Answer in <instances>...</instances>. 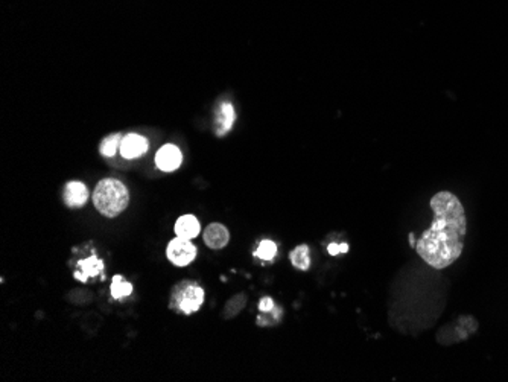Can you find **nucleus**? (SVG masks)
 I'll return each mask as SVG.
<instances>
[{
    "label": "nucleus",
    "mask_w": 508,
    "mask_h": 382,
    "mask_svg": "<svg viewBox=\"0 0 508 382\" xmlns=\"http://www.w3.org/2000/svg\"><path fill=\"white\" fill-rule=\"evenodd\" d=\"M434 223L416 243L417 253L428 265L443 270L461 256L467 230L466 212L454 193L438 192L430 200Z\"/></svg>",
    "instance_id": "f257e3e1"
},
{
    "label": "nucleus",
    "mask_w": 508,
    "mask_h": 382,
    "mask_svg": "<svg viewBox=\"0 0 508 382\" xmlns=\"http://www.w3.org/2000/svg\"><path fill=\"white\" fill-rule=\"evenodd\" d=\"M92 198L95 209L99 213L107 218H115L128 207L129 192L122 181L116 179H104L96 184Z\"/></svg>",
    "instance_id": "f03ea898"
},
{
    "label": "nucleus",
    "mask_w": 508,
    "mask_h": 382,
    "mask_svg": "<svg viewBox=\"0 0 508 382\" xmlns=\"http://www.w3.org/2000/svg\"><path fill=\"white\" fill-rule=\"evenodd\" d=\"M206 299L204 290L200 283L194 280H184L175 285L171 294V309L181 312L184 315H191L203 307Z\"/></svg>",
    "instance_id": "7ed1b4c3"
},
{
    "label": "nucleus",
    "mask_w": 508,
    "mask_h": 382,
    "mask_svg": "<svg viewBox=\"0 0 508 382\" xmlns=\"http://www.w3.org/2000/svg\"><path fill=\"white\" fill-rule=\"evenodd\" d=\"M478 323L473 317H460L455 323H452L446 327H443L437 335V340L440 344H454L461 340H466V338L472 334L477 332Z\"/></svg>",
    "instance_id": "20e7f679"
},
{
    "label": "nucleus",
    "mask_w": 508,
    "mask_h": 382,
    "mask_svg": "<svg viewBox=\"0 0 508 382\" xmlns=\"http://www.w3.org/2000/svg\"><path fill=\"white\" fill-rule=\"evenodd\" d=\"M166 256L176 267H186L196 258V247L191 243V239L176 236L169 243L166 248Z\"/></svg>",
    "instance_id": "39448f33"
},
{
    "label": "nucleus",
    "mask_w": 508,
    "mask_h": 382,
    "mask_svg": "<svg viewBox=\"0 0 508 382\" xmlns=\"http://www.w3.org/2000/svg\"><path fill=\"white\" fill-rule=\"evenodd\" d=\"M149 148L148 139L143 137L140 134H127L122 142H120V154L124 159L132 160L142 157L143 154H147V151Z\"/></svg>",
    "instance_id": "423d86ee"
},
{
    "label": "nucleus",
    "mask_w": 508,
    "mask_h": 382,
    "mask_svg": "<svg viewBox=\"0 0 508 382\" xmlns=\"http://www.w3.org/2000/svg\"><path fill=\"white\" fill-rule=\"evenodd\" d=\"M183 161V154L180 148L175 145H164L156 154V165L163 172H172L179 169Z\"/></svg>",
    "instance_id": "0eeeda50"
},
{
    "label": "nucleus",
    "mask_w": 508,
    "mask_h": 382,
    "mask_svg": "<svg viewBox=\"0 0 508 382\" xmlns=\"http://www.w3.org/2000/svg\"><path fill=\"white\" fill-rule=\"evenodd\" d=\"M88 196H90L88 189L83 181H69L65 184L63 198L65 206L70 207V209H80V207L85 206Z\"/></svg>",
    "instance_id": "6e6552de"
},
{
    "label": "nucleus",
    "mask_w": 508,
    "mask_h": 382,
    "mask_svg": "<svg viewBox=\"0 0 508 382\" xmlns=\"http://www.w3.org/2000/svg\"><path fill=\"white\" fill-rule=\"evenodd\" d=\"M230 232L228 228L219 223H212L206 227L204 230V243L208 248L221 250L228 245Z\"/></svg>",
    "instance_id": "1a4fd4ad"
},
{
    "label": "nucleus",
    "mask_w": 508,
    "mask_h": 382,
    "mask_svg": "<svg viewBox=\"0 0 508 382\" xmlns=\"http://www.w3.org/2000/svg\"><path fill=\"white\" fill-rule=\"evenodd\" d=\"M235 119H236V113H235V108H233V105H231V102H227V101L221 102L218 107V112H216V119H215V124H216L215 133L219 137L227 134L231 129V127H233Z\"/></svg>",
    "instance_id": "9d476101"
},
{
    "label": "nucleus",
    "mask_w": 508,
    "mask_h": 382,
    "mask_svg": "<svg viewBox=\"0 0 508 382\" xmlns=\"http://www.w3.org/2000/svg\"><path fill=\"white\" fill-rule=\"evenodd\" d=\"M78 268H80V271H75L73 277L81 280V282H87L88 277H97L102 275L104 262L96 256H90L84 260H80Z\"/></svg>",
    "instance_id": "9b49d317"
},
{
    "label": "nucleus",
    "mask_w": 508,
    "mask_h": 382,
    "mask_svg": "<svg viewBox=\"0 0 508 382\" xmlns=\"http://www.w3.org/2000/svg\"><path fill=\"white\" fill-rule=\"evenodd\" d=\"M201 232L200 221L194 215H183L175 223V233L176 236L184 239H194Z\"/></svg>",
    "instance_id": "f8f14e48"
},
{
    "label": "nucleus",
    "mask_w": 508,
    "mask_h": 382,
    "mask_svg": "<svg viewBox=\"0 0 508 382\" xmlns=\"http://www.w3.org/2000/svg\"><path fill=\"white\" fill-rule=\"evenodd\" d=\"M291 262L297 270L306 271L311 267V256H309V247L306 244L298 245L292 250L291 253Z\"/></svg>",
    "instance_id": "ddd939ff"
},
{
    "label": "nucleus",
    "mask_w": 508,
    "mask_h": 382,
    "mask_svg": "<svg viewBox=\"0 0 508 382\" xmlns=\"http://www.w3.org/2000/svg\"><path fill=\"white\" fill-rule=\"evenodd\" d=\"M122 134L120 133H115V134H110L107 136L102 142H101V145H99V152L104 157H113L117 149L120 148V142H122Z\"/></svg>",
    "instance_id": "4468645a"
},
{
    "label": "nucleus",
    "mask_w": 508,
    "mask_h": 382,
    "mask_svg": "<svg viewBox=\"0 0 508 382\" xmlns=\"http://www.w3.org/2000/svg\"><path fill=\"white\" fill-rule=\"evenodd\" d=\"M131 292H132V285L125 277H122V276H115L113 277V280H112V296H113V299L122 300V299L131 296Z\"/></svg>",
    "instance_id": "2eb2a0df"
},
{
    "label": "nucleus",
    "mask_w": 508,
    "mask_h": 382,
    "mask_svg": "<svg viewBox=\"0 0 508 382\" xmlns=\"http://www.w3.org/2000/svg\"><path fill=\"white\" fill-rule=\"evenodd\" d=\"M275 255H277V244L270 241V239H267V241H262L259 248L256 250V252H254V256L259 259H263V260H272Z\"/></svg>",
    "instance_id": "dca6fc26"
},
{
    "label": "nucleus",
    "mask_w": 508,
    "mask_h": 382,
    "mask_svg": "<svg viewBox=\"0 0 508 382\" xmlns=\"http://www.w3.org/2000/svg\"><path fill=\"white\" fill-rule=\"evenodd\" d=\"M245 303H247V297L244 294H238V296H235L233 299H230L226 307V317L228 319L235 317V315H238L242 309H244Z\"/></svg>",
    "instance_id": "f3484780"
},
{
    "label": "nucleus",
    "mask_w": 508,
    "mask_h": 382,
    "mask_svg": "<svg viewBox=\"0 0 508 382\" xmlns=\"http://www.w3.org/2000/svg\"><path fill=\"white\" fill-rule=\"evenodd\" d=\"M327 252L329 255H332V256H338L339 253H347L349 252V245L347 244H330L327 247Z\"/></svg>",
    "instance_id": "a211bd4d"
},
{
    "label": "nucleus",
    "mask_w": 508,
    "mask_h": 382,
    "mask_svg": "<svg viewBox=\"0 0 508 382\" xmlns=\"http://www.w3.org/2000/svg\"><path fill=\"white\" fill-rule=\"evenodd\" d=\"M274 308H275V304H274L272 299H270V297H263V299L260 300V303H259V309H260L262 312H265V314H267V312H272Z\"/></svg>",
    "instance_id": "6ab92c4d"
}]
</instances>
